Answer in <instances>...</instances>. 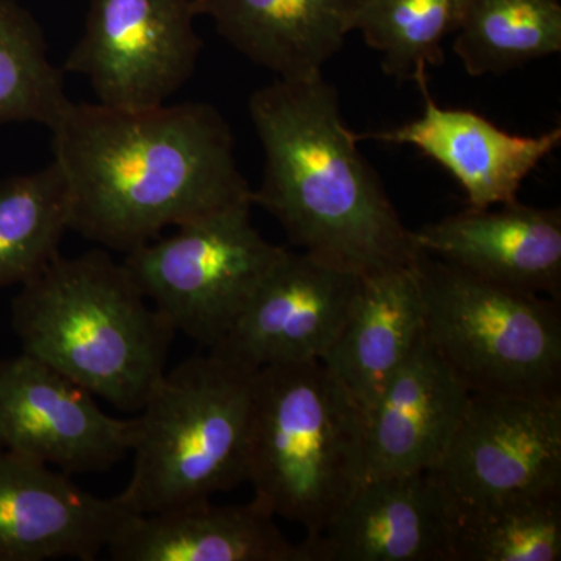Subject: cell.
<instances>
[{
    "mask_svg": "<svg viewBox=\"0 0 561 561\" xmlns=\"http://www.w3.org/2000/svg\"><path fill=\"white\" fill-rule=\"evenodd\" d=\"M49 130L69 184L70 231L103 249L125 254L165 228L251 203L230 125L208 103L69 102Z\"/></svg>",
    "mask_w": 561,
    "mask_h": 561,
    "instance_id": "cell-1",
    "label": "cell"
},
{
    "mask_svg": "<svg viewBox=\"0 0 561 561\" xmlns=\"http://www.w3.org/2000/svg\"><path fill=\"white\" fill-rule=\"evenodd\" d=\"M249 108L264 150L251 203L275 217L290 243L360 276L415 264L412 230L357 149L323 73L273 81Z\"/></svg>",
    "mask_w": 561,
    "mask_h": 561,
    "instance_id": "cell-2",
    "label": "cell"
},
{
    "mask_svg": "<svg viewBox=\"0 0 561 561\" xmlns=\"http://www.w3.org/2000/svg\"><path fill=\"white\" fill-rule=\"evenodd\" d=\"M11 328L31 354L122 412H139L168 371L176 332L106 251L58 254L22 284Z\"/></svg>",
    "mask_w": 561,
    "mask_h": 561,
    "instance_id": "cell-3",
    "label": "cell"
},
{
    "mask_svg": "<svg viewBox=\"0 0 561 561\" xmlns=\"http://www.w3.org/2000/svg\"><path fill=\"white\" fill-rule=\"evenodd\" d=\"M367 479V415L320 360L254 373L247 483L316 537Z\"/></svg>",
    "mask_w": 561,
    "mask_h": 561,
    "instance_id": "cell-4",
    "label": "cell"
},
{
    "mask_svg": "<svg viewBox=\"0 0 561 561\" xmlns=\"http://www.w3.org/2000/svg\"><path fill=\"white\" fill-rule=\"evenodd\" d=\"M254 373L209 351L164 373L135 419L131 478L119 494L133 512L169 511L247 483Z\"/></svg>",
    "mask_w": 561,
    "mask_h": 561,
    "instance_id": "cell-5",
    "label": "cell"
},
{
    "mask_svg": "<svg viewBox=\"0 0 561 561\" xmlns=\"http://www.w3.org/2000/svg\"><path fill=\"white\" fill-rule=\"evenodd\" d=\"M423 337L470 393L560 397V302L421 253Z\"/></svg>",
    "mask_w": 561,
    "mask_h": 561,
    "instance_id": "cell-6",
    "label": "cell"
},
{
    "mask_svg": "<svg viewBox=\"0 0 561 561\" xmlns=\"http://www.w3.org/2000/svg\"><path fill=\"white\" fill-rule=\"evenodd\" d=\"M251 206L187 221L122 261L172 330L206 350L228 334L286 251L253 227Z\"/></svg>",
    "mask_w": 561,
    "mask_h": 561,
    "instance_id": "cell-7",
    "label": "cell"
},
{
    "mask_svg": "<svg viewBox=\"0 0 561 561\" xmlns=\"http://www.w3.org/2000/svg\"><path fill=\"white\" fill-rule=\"evenodd\" d=\"M431 472L453 515L561 496L560 397L471 393Z\"/></svg>",
    "mask_w": 561,
    "mask_h": 561,
    "instance_id": "cell-8",
    "label": "cell"
},
{
    "mask_svg": "<svg viewBox=\"0 0 561 561\" xmlns=\"http://www.w3.org/2000/svg\"><path fill=\"white\" fill-rule=\"evenodd\" d=\"M192 0H91L66 72L90 81L99 105H165L191 79L203 43Z\"/></svg>",
    "mask_w": 561,
    "mask_h": 561,
    "instance_id": "cell-9",
    "label": "cell"
},
{
    "mask_svg": "<svg viewBox=\"0 0 561 561\" xmlns=\"http://www.w3.org/2000/svg\"><path fill=\"white\" fill-rule=\"evenodd\" d=\"M135 419H116L94 394L31 354L0 359V448L69 476L103 472L131 453Z\"/></svg>",
    "mask_w": 561,
    "mask_h": 561,
    "instance_id": "cell-10",
    "label": "cell"
},
{
    "mask_svg": "<svg viewBox=\"0 0 561 561\" xmlns=\"http://www.w3.org/2000/svg\"><path fill=\"white\" fill-rule=\"evenodd\" d=\"M362 276L284 251L228 334L208 350L247 371L321 360L345 328Z\"/></svg>",
    "mask_w": 561,
    "mask_h": 561,
    "instance_id": "cell-11",
    "label": "cell"
},
{
    "mask_svg": "<svg viewBox=\"0 0 561 561\" xmlns=\"http://www.w3.org/2000/svg\"><path fill=\"white\" fill-rule=\"evenodd\" d=\"M136 515L119 494L95 496L72 476L0 448V561H94Z\"/></svg>",
    "mask_w": 561,
    "mask_h": 561,
    "instance_id": "cell-12",
    "label": "cell"
},
{
    "mask_svg": "<svg viewBox=\"0 0 561 561\" xmlns=\"http://www.w3.org/2000/svg\"><path fill=\"white\" fill-rule=\"evenodd\" d=\"M300 546L305 561H453V512L431 472L368 478Z\"/></svg>",
    "mask_w": 561,
    "mask_h": 561,
    "instance_id": "cell-13",
    "label": "cell"
},
{
    "mask_svg": "<svg viewBox=\"0 0 561 561\" xmlns=\"http://www.w3.org/2000/svg\"><path fill=\"white\" fill-rule=\"evenodd\" d=\"M416 84L424 98L423 116L356 139L415 147L459 181L472 209L518 201L523 181L561 144L560 127L540 136L511 135L481 114L438 106L427 77Z\"/></svg>",
    "mask_w": 561,
    "mask_h": 561,
    "instance_id": "cell-14",
    "label": "cell"
},
{
    "mask_svg": "<svg viewBox=\"0 0 561 561\" xmlns=\"http://www.w3.org/2000/svg\"><path fill=\"white\" fill-rule=\"evenodd\" d=\"M421 253L513 289L561 298V213L518 201L454 214L412 231Z\"/></svg>",
    "mask_w": 561,
    "mask_h": 561,
    "instance_id": "cell-15",
    "label": "cell"
},
{
    "mask_svg": "<svg viewBox=\"0 0 561 561\" xmlns=\"http://www.w3.org/2000/svg\"><path fill=\"white\" fill-rule=\"evenodd\" d=\"M470 394L421 334L367 413V479L434 470Z\"/></svg>",
    "mask_w": 561,
    "mask_h": 561,
    "instance_id": "cell-16",
    "label": "cell"
},
{
    "mask_svg": "<svg viewBox=\"0 0 561 561\" xmlns=\"http://www.w3.org/2000/svg\"><path fill=\"white\" fill-rule=\"evenodd\" d=\"M257 500L192 502L133 516L106 549L114 561H305Z\"/></svg>",
    "mask_w": 561,
    "mask_h": 561,
    "instance_id": "cell-17",
    "label": "cell"
},
{
    "mask_svg": "<svg viewBox=\"0 0 561 561\" xmlns=\"http://www.w3.org/2000/svg\"><path fill=\"white\" fill-rule=\"evenodd\" d=\"M236 50L279 80L323 73L365 0H192Z\"/></svg>",
    "mask_w": 561,
    "mask_h": 561,
    "instance_id": "cell-18",
    "label": "cell"
},
{
    "mask_svg": "<svg viewBox=\"0 0 561 561\" xmlns=\"http://www.w3.org/2000/svg\"><path fill=\"white\" fill-rule=\"evenodd\" d=\"M423 334V300L412 267L362 276L356 305L323 362L367 415Z\"/></svg>",
    "mask_w": 561,
    "mask_h": 561,
    "instance_id": "cell-19",
    "label": "cell"
},
{
    "mask_svg": "<svg viewBox=\"0 0 561 561\" xmlns=\"http://www.w3.org/2000/svg\"><path fill=\"white\" fill-rule=\"evenodd\" d=\"M70 210L68 180L55 160L0 180V290L22 286L60 254Z\"/></svg>",
    "mask_w": 561,
    "mask_h": 561,
    "instance_id": "cell-20",
    "label": "cell"
},
{
    "mask_svg": "<svg viewBox=\"0 0 561 561\" xmlns=\"http://www.w3.org/2000/svg\"><path fill=\"white\" fill-rule=\"evenodd\" d=\"M453 49L471 77L502 76L561 51L560 0H467Z\"/></svg>",
    "mask_w": 561,
    "mask_h": 561,
    "instance_id": "cell-21",
    "label": "cell"
},
{
    "mask_svg": "<svg viewBox=\"0 0 561 561\" xmlns=\"http://www.w3.org/2000/svg\"><path fill=\"white\" fill-rule=\"evenodd\" d=\"M467 0H365L354 31L382 55L391 79L419 81L445 62L443 41L459 31Z\"/></svg>",
    "mask_w": 561,
    "mask_h": 561,
    "instance_id": "cell-22",
    "label": "cell"
},
{
    "mask_svg": "<svg viewBox=\"0 0 561 561\" xmlns=\"http://www.w3.org/2000/svg\"><path fill=\"white\" fill-rule=\"evenodd\" d=\"M69 102L38 21L16 0H0V125L50 128Z\"/></svg>",
    "mask_w": 561,
    "mask_h": 561,
    "instance_id": "cell-23",
    "label": "cell"
},
{
    "mask_svg": "<svg viewBox=\"0 0 561 561\" xmlns=\"http://www.w3.org/2000/svg\"><path fill=\"white\" fill-rule=\"evenodd\" d=\"M561 496L453 515V561H559Z\"/></svg>",
    "mask_w": 561,
    "mask_h": 561,
    "instance_id": "cell-24",
    "label": "cell"
}]
</instances>
